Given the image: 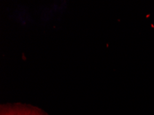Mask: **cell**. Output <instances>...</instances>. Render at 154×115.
Masks as SVG:
<instances>
[{
    "mask_svg": "<svg viewBox=\"0 0 154 115\" xmlns=\"http://www.w3.org/2000/svg\"><path fill=\"white\" fill-rule=\"evenodd\" d=\"M0 115H50L40 107L20 102L0 105Z\"/></svg>",
    "mask_w": 154,
    "mask_h": 115,
    "instance_id": "6da1fadb",
    "label": "cell"
}]
</instances>
